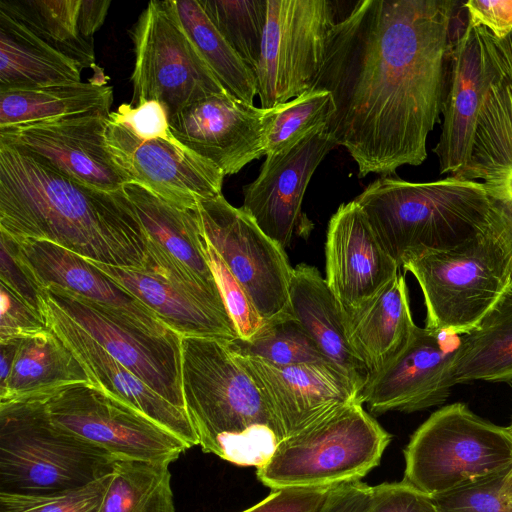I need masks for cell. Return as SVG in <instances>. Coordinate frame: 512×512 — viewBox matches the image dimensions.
<instances>
[{"mask_svg": "<svg viewBox=\"0 0 512 512\" xmlns=\"http://www.w3.org/2000/svg\"><path fill=\"white\" fill-rule=\"evenodd\" d=\"M204 252L225 308L240 340L252 339L266 324L247 291L233 276L217 251L204 237Z\"/></svg>", "mask_w": 512, "mask_h": 512, "instance_id": "40", "label": "cell"}, {"mask_svg": "<svg viewBox=\"0 0 512 512\" xmlns=\"http://www.w3.org/2000/svg\"><path fill=\"white\" fill-rule=\"evenodd\" d=\"M43 289L112 357L164 399L186 410L181 335H154L116 308L56 285Z\"/></svg>", "mask_w": 512, "mask_h": 512, "instance_id": "13", "label": "cell"}, {"mask_svg": "<svg viewBox=\"0 0 512 512\" xmlns=\"http://www.w3.org/2000/svg\"><path fill=\"white\" fill-rule=\"evenodd\" d=\"M338 146L328 126L316 129L278 153L266 156L258 177L243 187L242 209L282 248L301 222L308 183L324 157Z\"/></svg>", "mask_w": 512, "mask_h": 512, "instance_id": "17", "label": "cell"}, {"mask_svg": "<svg viewBox=\"0 0 512 512\" xmlns=\"http://www.w3.org/2000/svg\"><path fill=\"white\" fill-rule=\"evenodd\" d=\"M0 340L20 339L47 329L39 311L0 284Z\"/></svg>", "mask_w": 512, "mask_h": 512, "instance_id": "42", "label": "cell"}, {"mask_svg": "<svg viewBox=\"0 0 512 512\" xmlns=\"http://www.w3.org/2000/svg\"><path fill=\"white\" fill-rule=\"evenodd\" d=\"M229 344L237 354L278 366L306 363L328 364L292 314L267 321L250 340L237 339Z\"/></svg>", "mask_w": 512, "mask_h": 512, "instance_id": "36", "label": "cell"}, {"mask_svg": "<svg viewBox=\"0 0 512 512\" xmlns=\"http://www.w3.org/2000/svg\"><path fill=\"white\" fill-rule=\"evenodd\" d=\"M502 74L486 29L468 21L449 52L442 131L433 149L441 174L453 175L466 166L480 110L491 85Z\"/></svg>", "mask_w": 512, "mask_h": 512, "instance_id": "15", "label": "cell"}, {"mask_svg": "<svg viewBox=\"0 0 512 512\" xmlns=\"http://www.w3.org/2000/svg\"><path fill=\"white\" fill-rule=\"evenodd\" d=\"M108 118L141 140H176L163 105L156 100L144 101L136 106L124 103L111 112Z\"/></svg>", "mask_w": 512, "mask_h": 512, "instance_id": "41", "label": "cell"}, {"mask_svg": "<svg viewBox=\"0 0 512 512\" xmlns=\"http://www.w3.org/2000/svg\"><path fill=\"white\" fill-rule=\"evenodd\" d=\"M508 432L512 435V420H511V423L509 424V426L506 427Z\"/></svg>", "mask_w": 512, "mask_h": 512, "instance_id": "51", "label": "cell"}, {"mask_svg": "<svg viewBox=\"0 0 512 512\" xmlns=\"http://www.w3.org/2000/svg\"><path fill=\"white\" fill-rule=\"evenodd\" d=\"M289 299L293 317L360 397L369 372L351 347L344 312L316 267L301 263L293 268Z\"/></svg>", "mask_w": 512, "mask_h": 512, "instance_id": "24", "label": "cell"}, {"mask_svg": "<svg viewBox=\"0 0 512 512\" xmlns=\"http://www.w3.org/2000/svg\"><path fill=\"white\" fill-rule=\"evenodd\" d=\"M335 112L331 93L316 88L268 109L265 156L287 149L312 131L328 126Z\"/></svg>", "mask_w": 512, "mask_h": 512, "instance_id": "35", "label": "cell"}, {"mask_svg": "<svg viewBox=\"0 0 512 512\" xmlns=\"http://www.w3.org/2000/svg\"><path fill=\"white\" fill-rule=\"evenodd\" d=\"M111 474L66 491L44 494L0 492V512H99Z\"/></svg>", "mask_w": 512, "mask_h": 512, "instance_id": "39", "label": "cell"}, {"mask_svg": "<svg viewBox=\"0 0 512 512\" xmlns=\"http://www.w3.org/2000/svg\"><path fill=\"white\" fill-rule=\"evenodd\" d=\"M404 456L403 481L433 497L511 466L512 435L453 403L414 432Z\"/></svg>", "mask_w": 512, "mask_h": 512, "instance_id": "8", "label": "cell"}, {"mask_svg": "<svg viewBox=\"0 0 512 512\" xmlns=\"http://www.w3.org/2000/svg\"><path fill=\"white\" fill-rule=\"evenodd\" d=\"M372 486L360 481L334 486L322 512H367L372 501Z\"/></svg>", "mask_w": 512, "mask_h": 512, "instance_id": "47", "label": "cell"}, {"mask_svg": "<svg viewBox=\"0 0 512 512\" xmlns=\"http://www.w3.org/2000/svg\"><path fill=\"white\" fill-rule=\"evenodd\" d=\"M234 354L256 384L285 437L341 406L359 401L348 381L326 363L278 366Z\"/></svg>", "mask_w": 512, "mask_h": 512, "instance_id": "21", "label": "cell"}, {"mask_svg": "<svg viewBox=\"0 0 512 512\" xmlns=\"http://www.w3.org/2000/svg\"><path fill=\"white\" fill-rule=\"evenodd\" d=\"M0 239V284L6 286L18 298L39 311L40 289L17 261L7 235L0 232Z\"/></svg>", "mask_w": 512, "mask_h": 512, "instance_id": "45", "label": "cell"}, {"mask_svg": "<svg viewBox=\"0 0 512 512\" xmlns=\"http://www.w3.org/2000/svg\"><path fill=\"white\" fill-rule=\"evenodd\" d=\"M7 237L17 261L39 289L56 285L123 311L154 335L176 334L140 300L84 257L49 241Z\"/></svg>", "mask_w": 512, "mask_h": 512, "instance_id": "22", "label": "cell"}, {"mask_svg": "<svg viewBox=\"0 0 512 512\" xmlns=\"http://www.w3.org/2000/svg\"><path fill=\"white\" fill-rule=\"evenodd\" d=\"M36 400L57 426L115 459L170 464L189 449L143 413L90 382L70 384Z\"/></svg>", "mask_w": 512, "mask_h": 512, "instance_id": "11", "label": "cell"}, {"mask_svg": "<svg viewBox=\"0 0 512 512\" xmlns=\"http://www.w3.org/2000/svg\"><path fill=\"white\" fill-rule=\"evenodd\" d=\"M123 191L146 237L220 295L204 252L203 236L195 210L177 207L137 183H126Z\"/></svg>", "mask_w": 512, "mask_h": 512, "instance_id": "28", "label": "cell"}, {"mask_svg": "<svg viewBox=\"0 0 512 512\" xmlns=\"http://www.w3.org/2000/svg\"><path fill=\"white\" fill-rule=\"evenodd\" d=\"M98 75L88 82L0 90V129L83 114L109 116L113 88Z\"/></svg>", "mask_w": 512, "mask_h": 512, "instance_id": "30", "label": "cell"}, {"mask_svg": "<svg viewBox=\"0 0 512 512\" xmlns=\"http://www.w3.org/2000/svg\"><path fill=\"white\" fill-rule=\"evenodd\" d=\"M81 3L82 0H0V9L82 69H100L95 64L93 40L85 38L80 29Z\"/></svg>", "mask_w": 512, "mask_h": 512, "instance_id": "32", "label": "cell"}, {"mask_svg": "<svg viewBox=\"0 0 512 512\" xmlns=\"http://www.w3.org/2000/svg\"><path fill=\"white\" fill-rule=\"evenodd\" d=\"M486 32L503 73L512 82V31L501 39L495 38L487 30Z\"/></svg>", "mask_w": 512, "mask_h": 512, "instance_id": "49", "label": "cell"}, {"mask_svg": "<svg viewBox=\"0 0 512 512\" xmlns=\"http://www.w3.org/2000/svg\"><path fill=\"white\" fill-rule=\"evenodd\" d=\"M109 0H82L80 8V29L83 36L93 40V35L104 23Z\"/></svg>", "mask_w": 512, "mask_h": 512, "instance_id": "48", "label": "cell"}, {"mask_svg": "<svg viewBox=\"0 0 512 512\" xmlns=\"http://www.w3.org/2000/svg\"><path fill=\"white\" fill-rule=\"evenodd\" d=\"M90 382L85 369L51 330L21 338L0 403L36 400L75 383Z\"/></svg>", "mask_w": 512, "mask_h": 512, "instance_id": "27", "label": "cell"}, {"mask_svg": "<svg viewBox=\"0 0 512 512\" xmlns=\"http://www.w3.org/2000/svg\"><path fill=\"white\" fill-rule=\"evenodd\" d=\"M20 339L0 340V385L5 383L11 373Z\"/></svg>", "mask_w": 512, "mask_h": 512, "instance_id": "50", "label": "cell"}, {"mask_svg": "<svg viewBox=\"0 0 512 512\" xmlns=\"http://www.w3.org/2000/svg\"><path fill=\"white\" fill-rule=\"evenodd\" d=\"M468 21L501 39L512 31V0H469L465 2Z\"/></svg>", "mask_w": 512, "mask_h": 512, "instance_id": "46", "label": "cell"}, {"mask_svg": "<svg viewBox=\"0 0 512 512\" xmlns=\"http://www.w3.org/2000/svg\"><path fill=\"white\" fill-rule=\"evenodd\" d=\"M106 141L129 182L177 207L195 210L198 201L222 195L224 173L177 139L141 140L108 118Z\"/></svg>", "mask_w": 512, "mask_h": 512, "instance_id": "14", "label": "cell"}, {"mask_svg": "<svg viewBox=\"0 0 512 512\" xmlns=\"http://www.w3.org/2000/svg\"><path fill=\"white\" fill-rule=\"evenodd\" d=\"M134 68L131 105L159 101L168 118L204 98L229 93L202 58L170 0H152L129 31Z\"/></svg>", "mask_w": 512, "mask_h": 512, "instance_id": "9", "label": "cell"}, {"mask_svg": "<svg viewBox=\"0 0 512 512\" xmlns=\"http://www.w3.org/2000/svg\"><path fill=\"white\" fill-rule=\"evenodd\" d=\"M82 67L0 9V90L81 82Z\"/></svg>", "mask_w": 512, "mask_h": 512, "instance_id": "29", "label": "cell"}, {"mask_svg": "<svg viewBox=\"0 0 512 512\" xmlns=\"http://www.w3.org/2000/svg\"><path fill=\"white\" fill-rule=\"evenodd\" d=\"M108 116L83 114L0 129L7 144L60 173L104 191L129 182L113 161L106 141Z\"/></svg>", "mask_w": 512, "mask_h": 512, "instance_id": "16", "label": "cell"}, {"mask_svg": "<svg viewBox=\"0 0 512 512\" xmlns=\"http://www.w3.org/2000/svg\"><path fill=\"white\" fill-rule=\"evenodd\" d=\"M390 441L391 435L355 401L285 437L256 475L271 490L360 481L379 465Z\"/></svg>", "mask_w": 512, "mask_h": 512, "instance_id": "6", "label": "cell"}, {"mask_svg": "<svg viewBox=\"0 0 512 512\" xmlns=\"http://www.w3.org/2000/svg\"><path fill=\"white\" fill-rule=\"evenodd\" d=\"M220 34L254 72L261 53L267 0H198Z\"/></svg>", "mask_w": 512, "mask_h": 512, "instance_id": "37", "label": "cell"}, {"mask_svg": "<svg viewBox=\"0 0 512 512\" xmlns=\"http://www.w3.org/2000/svg\"><path fill=\"white\" fill-rule=\"evenodd\" d=\"M267 114L268 109L224 93L191 104L170 118L169 124L181 144L226 176L265 156Z\"/></svg>", "mask_w": 512, "mask_h": 512, "instance_id": "18", "label": "cell"}, {"mask_svg": "<svg viewBox=\"0 0 512 512\" xmlns=\"http://www.w3.org/2000/svg\"><path fill=\"white\" fill-rule=\"evenodd\" d=\"M39 311L47 329L73 353L93 385L140 411L182 440L189 449L199 445L187 411L164 399L112 357L43 288L39 292Z\"/></svg>", "mask_w": 512, "mask_h": 512, "instance_id": "19", "label": "cell"}, {"mask_svg": "<svg viewBox=\"0 0 512 512\" xmlns=\"http://www.w3.org/2000/svg\"><path fill=\"white\" fill-rule=\"evenodd\" d=\"M114 461L53 423L39 400L0 403V492L77 489L110 474Z\"/></svg>", "mask_w": 512, "mask_h": 512, "instance_id": "5", "label": "cell"}, {"mask_svg": "<svg viewBox=\"0 0 512 512\" xmlns=\"http://www.w3.org/2000/svg\"><path fill=\"white\" fill-rule=\"evenodd\" d=\"M441 334L416 326L403 352L366 385L359 401L374 415L443 403L450 393L445 375L455 349L444 348Z\"/></svg>", "mask_w": 512, "mask_h": 512, "instance_id": "23", "label": "cell"}, {"mask_svg": "<svg viewBox=\"0 0 512 512\" xmlns=\"http://www.w3.org/2000/svg\"><path fill=\"white\" fill-rule=\"evenodd\" d=\"M325 259V280L345 314L370 301L400 273L354 200L341 204L329 220Z\"/></svg>", "mask_w": 512, "mask_h": 512, "instance_id": "20", "label": "cell"}, {"mask_svg": "<svg viewBox=\"0 0 512 512\" xmlns=\"http://www.w3.org/2000/svg\"><path fill=\"white\" fill-rule=\"evenodd\" d=\"M432 500L438 512H512V465Z\"/></svg>", "mask_w": 512, "mask_h": 512, "instance_id": "38", "label": "cell"}, {"mask_svg": "<svg viewBox=\"0 0 512 512\" xmlns=\"http://www.w3.org/2000/svg\"><path fill=\"white\" fill-rule=\"evenodd\" d=\"M372 501L367 512H438L432 497L403 480L372 486Z\"/></svg>", "mask_w": 512, "mask_h": 512, "instance_id": "44", "label": "cell"}, {"mask_svg": "<svg viewBox=\"0 0 512 512\" xmlns=\"http://www.w3.org/2000/svg\"><path fill=\"white\" fill-rule=\"evenodd\" d=\"M333 487L274 489L262 501L242 512H322Z\"/></svg>", "mask_w": 512, "mask_h": 512, "instance_id": "43", "label": "cell"}, {"mask_svg": "<svg viewBox=\"0 0 512 512\" xmlns=\"http://www.w3.org/2000/svg\"><path fill=\"white\" fill-rule=\"evenodd\" d=\"M183 29L223 87L254 104L255 74L213 25L198 0H170Z\"/></svg>", "mask_w": 512, "mask_h": 512, "instance_id": "33", "label": "cell"}, {"mask_svg": "<svg viewBox=\"0 0 512 512\" xmlns=\"http://www.w3.org/2000/svg\"><path fill=\"white\" fill-rule=\"evenodd\" d=\"M336 13L330 0H267L254 71L261 108H274L313 88L338 21Z\"/></svg>", "mask_w": 512, "mask_h": 512, "instance_id": "10", "label": "cell"}, {"mask_svg": "<svg viewBox=\"0 0 512 512\" xmlns=\"http://www.w3.org/2000/svg\"><path fill=\"white\" fill-rule=\"evenodd\" d=\"M344 323L349 343L367 368L370 382L403 352L416 328L405 276L399 273L370 301L344 313Z\"/></svg>", "mask_w": 512, "mask_h": 512, "instance_id": "25", "label": "cell"}, {"mask_svg": "<svg viewBox=\"0 0 512 512\" xmlns=\"http://www.w3.org/2000/svg\"><path fill=\"white\" fill-rule=\"evenodd\" d=\"M169 465L115 459L99 512H175Z\"/></svg>", "mask_w": 512, "mask_h": 512, "instance_id": "34", "label": "cell"}, {"mask_svg": "<svg viewBox=\"0 0 512 512\" xmlns=\"http://www.w3.org/2000/svg\"><path fill=\"white\" fill-rule=\"evenodd\" d=\"M0 232L45 240L87 260L144 270L147 239L125 195L76 181L0 143Z\"/></svg>", "mask_w": 512, "mask_h": 512, "instance_id": "2", "label": "cell"}, {"mask_svg": "<svg viewBox=\"0 0 512 512\" xmlns=\"http://www.w3.org/2000/svg\"><path fill=\"white\" fill-rule=\"evenodd\" d=\"M458 3L361 0L332 29L313 88L331 93L336 112L328 128L359 177L426 160L428 135L440 122Z\"/></svg>", "mask_w": 512, "mask_h": 512, "instance_id": "1", "label": "cell"}, {"mask_svg": "<svg viewBox=\"0 0 512 512\" xmlns=\"http://www.w3.org/2000/svg\"><path fill=\"white\" fill-rule=\"evenodd\" d=\"M229 343L181 336L185 408L203 452L258 468L285 436Z\"/></svg>", "mask_w": 512, "mask_h": 512, "instance_id": "3", "label": "cell"}, {"mask_svg": "<svg viewBox=\"0 0 512 512\" xmlns=\"http://www.w3.org/2000/svg\"><path fill=\"white\" fill-rule=\"evenodd\" d=\"M402 268L421 288L425 328L437 333L473 331L512 289L509 256L490 228L457 247L411 258Z\"/></svg>", "mask_w": 512, "mask_h": 512, "instance_id": "7", "label": "cell"}, {"mask_svg": "<svg viewBox=\"0 0 512 512\" xmlns=\"http://www.w3.org/2000/svg\"><path fill=\"white\" fill-rule=\"evenodd\" d=\"M512 380V289L473 331L462 335L445 375L451 389L472 381Z\"/></svg>", "mask_w": 512, "mask_h": 512, "instance_id": "31", "label": "cell"}, {"mask_svg": "<svg viewBox=\"0 0 512 512\" xmlns=\"http://www.w3.org/2000/svg\"><path fill=\"white\" fill-rule=\"evenodd\" d=\"M195 213L202 236L247 291L262 318L271 321L290 315L293 268L285 249L223 195L198 201Z\"/></svg>", "mask_w": 512, "mask_h": 512, "instance_id": "12", "label": "cell"}, {"mask_svg": "<svg viewBox=\"0 0 512 512\" xmlns=\"http://www.w3.org/2000/svg\"><path fill=\"white\" fill-rule=\"evenodd\" d=\"M140 300L168 328L181 336L239 339L227 313L210 307L155 273L88 260Z\"/></svg>", "mask_w": 512, "mask_h": 512, "instance_id": "26", "label": "cell"}, {"mask_svg": "<svg viewBox=\"0 0 512 512\" xmlns=\"http://www.w3.org/2000/svg\"><path fill=\"white\" fill-rule=\"evenodd\" d=\"M354 201L400 268L411 258L457 247L489 228L483 184L453 175L420 183L383 175Z\"/></svg>", "mask_w": 512, "mask_h": 512, "instance_id": "4", "label": "cell"}]
</instances>
